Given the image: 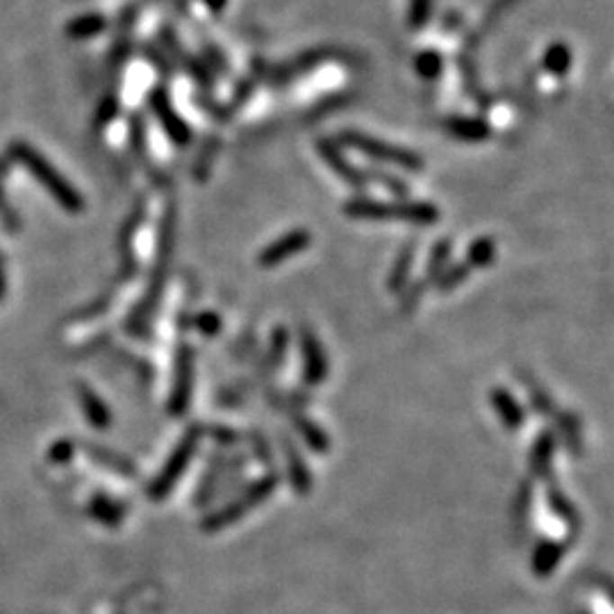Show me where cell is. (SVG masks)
<instances>
[{"mask_svg":"<svg viewBox=\"0 0 614 614\" xmlns=\"http://www.w3.org/2000/svg\"><path fill=\"white\" fill-rule=\"evenodd\" d=\"M417 71L421 73L423 77H428V80H432V77L439 76V71H442V58L437 53H421L417 58Z\"/></svg>","mask_w":614,"mask_h":614,"instance_id":"cell-36","label":"cell"},{"mask_svg":"<svg viewBox=\"0 0 614 614\" xmlns=\"http://www.w3.org/2000/svg\"><path fill=\"white\" fill-rule=\"evenodd\" d=\"M203 437H205V426L203 423H192L187 430L183 432L180 442L173 447V451L168 453L167 462H164L162 469L158 471V475L153 478L149 487V496L153 501H164L173 492V487L178 485L180 478L187 474L189 465H192L194 456L201 448Z\"/></svg>","mask_w":614,"mask_h":614,"instance_id":"cell-3","label":"cell"},{"mask_svg":"<svg viewBox=\"0 0 614 614\" xmlns=\"http://www.w3.org/2000/svg\"><path fill=\"white\" fill-rule=\"evenodd\" d=\"M14 155L21 159V162L25 164V167L30 168V171L37 176V180L41 185H46V187L50 189V194H53L55 198H58L59 203H62L64 207H68L71 212H77L82 207V198L77 196L76 189L71 187V185L67 183V180H62L58 176V171H55L53 167H50L46 159L41 158V155L37 153V150L28 149V146L19 144L14 146Z\"/></svg>","mask_w":614,"mask_h":614,"instance_id":"cell-8","label":"cell"},{"mask_svg":"<svg viewBox=\"0 0 614 614\" xmlns=\"http://www.w3.org/2000/svg\"><path fill=\"white\" fill-rule=\"evenodd\" d=\"M544 485H546L548 510H551V514L557 519V521L564 523L566 535H569V542H573V539L581 535V528H582L581 510H578L576 503L566 496V492L562 490L560 483L555 480V475H553L551 480H546Z\"/></svg>","mask_w":614,"mask_h":614,"instance_id":"cell-11","label":"cell"},{"mask_svg":"<svg viewBox=\"0 0 614 614\" xmlns=\"http://www.w3.org/2000/svg\"><path fill=\"white\" fill-rule=\"evenodd\" d=\"M544 67L551 73H555V76H564L569 71V67H572V53H569L564 43H553L551 49L546 50V55H544Z\"/></svg>","mask_w":614,"mask_h":614,"instance_id":"cell-32","label":"cell"},{"mask_svg":"<svg viewBox=\"0 0 614 614\" xmlns=\"http://www.w3.org/2000/svg\"><path fill=\"white\" fill-rule=\"evenodd\" d=\"M312 246V232L307 228H293V230L284 232L278 239L266 244L265 248L257 253L259 269H278L287 259L296 257L298 253L307 250Z\"/></svg>","mask_w":614,"mask_h":614,"instance_id":"cell-9","label":"cell"},{"mask_svg":"<svg viewBox=\"0 0 614 614\" xmlns=\"http://www.w3.org/2000/svg\"><path fill=\"white\" fill-rule=\"evenodd\" d=\"M194 383H196V350L192 344L183 341L176 348L173 357V380L168 393V414L176 419L185 417L192 405Z\"/></svg>","mask_w":614,"mask_h":614,"instance_id":"cell-6","label":"cell"},{"mask_svg":"<svg viewBox=\"0 0 614 614\" xmlns=\"http://www.w3.org/2000/svg\"><path fill=\"white\" fill-rule=\"evenodd\" d=\"M150 107H153L155 116L162 123L164 132L168 135V140L173 141L176 146H187L192 141V128L187 125V121L178 114V112L171 107V101H168L167 92L164 89H158L150 96Z\"/></svg>","mask_w":614,"mask_h":614,"instance_id":"cell-14","label":"cell"},{"mask_svg":"<svg viewBox=\"0 0 614 614\" xmlns=\"http://www.w3.org/2000/svg\"><path fill=\"white\" fill-rule=\"evenodd\" d=\"M557 453V435L553 428H544L542 432H537L535 437L533 448H530V475L535 480H546L553 478V460H555Z\"/></svg>","mask_w":614,"mask_h":614,"instance_id":"cell-17","label":"cell"},{"mask_svg":"<svg viewBox=\"0 0 614 614\" xmlns=\"http://www.w3.org/2000/svg\"><path fill=\"white\" fill-rule=\"evenodd\" d=\"M176 207L168 205L167 212H164L162 219V228H159L158 235V255H155V266H153V275H150V287L149 293H146L144 302L137 307L135 312V323H149L150 317H153L155 307H158V301L162 298L164 284H167V274H168V259H171L173 253V241H176Z\"/></svg>","mask_w":614,"mask_h":614,"instance_id":"cell-4","label":"cell"},{"mask_svg":"<svg viewBox=\"0 0 614 614\" xmlns=\"http://www.w3.org/2000/svg\"><path fill=\"white\" fill-rule=\"evenodd\" d=\"M553 430L555 435L560 437L564 442L566 451L572 453L573 457L582 456V428H581V419L576 414L566 412V410H560V412L553 417Z\"/></svg>","mask_w":614,"mask_h":614,"instance_id":"cell-22","label":"cell"},{"mask_svg":"<svg viewBox=\"0 0 614 614\" xmlns=\"http://www.w3.org/2000/svg\"><path fill=\"white\" fill-rule=\"evenodd\" d=\"M226 3H228V0H207V5H210L214 12L221 10V7L226 5Z\"/></svg>","mask_w":614,"mask_h":614,"instance_id":"cell-40","label":"cell"},{"mask_svg":"<svg viewBox=\"0 0 614 614\" xmlns=\"http://www.w3.org/2000/svg\"><path fill=\"white\" fill-rule=\"evenodd\" d=\"M80 399H82V405H85V414L86 419L94 423L96 428H107L110 426V410H107V405L103 403L101 399H98L96 393L92 392V389H82L80 392Z\"/></svg>","mask_w":614,"mask_h":614,"instance_id":"cell-28","label":"cell"},{"mask_svg":"<svg viewBox=\"0 0 614 614\" xmlns=\"http://www.w3.org/2000/svg\"><path fill=\"white\" fill-rule=\"evenodd\" d=\"M216 146H219V141L212 140L210 144H205V149L201 150V155L196 158V162H194V180L196 183H205L207 176H210L212 171V164H214V155H216Z\"/></svg>","mask_w":614,"mask_h":614,"instance_id":"cell-35","label":"cell"},{"mask_svg":"<svg viewBox=\"0 0 614 614\" xmlns=\"http://www.w3.org/2000/svg\"><path fill=\"white\" fill-rule=\"evenodd\" d=\"M490 403H492V410H494V414L499 417L501 426H503L505 430L519 432L523 426H526V421H528V412H526V408L519 403V399L512 392H510V389H505V387L492 389Z\"/></svg>","mask_w":614,"mask_h":614,"instance_id":"cell-16","label":"cell"},{"mask_svg":"<svg viewBox=\"0 0 614 614\" xmlns=\"http://www.w3.org/2000/svg\"><path fill=\"white\" fill-rule=\"evenodd\" d=\"M298 353H301V380L305 387H321L330 375V360L323 341L310 326H298Z\"/></svg>","mask_w":614,"mask_h":614,"instance_id":"cell-7","label":"cell"},{"mask_svg":"<svg viewBox=\"0 0 614 614\" xmlns=\"http://www.w3.org/2000/svg\"><path fill=\"white\" fill-rule=\"evenodd\" d=\"M365 176H366V180H375L380 187H384V192H389L393 198H399V201H403V198L410 196V185L405 183L403 178H399L396 173L374 171V168H366Z\"/></svg>","mask_w":614,"mask_h":614,"instance_id":"cell-29","label":"cell"},{"mask_svg":"<svg viewBox=\"0 0 614 614\" xmlns=\"http://www.w3.org/2000/svg\"><path fill=\"white\" fill-rule=\"evenodd\" d=\"M569 546L572 544L566 542V539L539 537L533 546V555H530V572H533V576L537 581H548L560 569Z\"/></svg>","mask_w":614,"mask_h":614,"instance_id":"cell-13","label":"cell"},{"mask_svg":"<svg viewBox=\"0 0 614 614\" xmlns=\"http://www.w3.org/2000/svg\"><path fill=\"white\" fill-rule=\"evenodd\" d=\"M205 435H210L221 448H237L241 444V439H244V432L235 430L230 426H221V423L205 428Z\"/></svg>","mask_w":614,"mask_h":614,"instance_id":"cell-33","label":"cell"},{"mask_svg":"<svg viewBox=\"0 0 614 614\" xmlns=\"http://www.w3.org/2000/svg\"><path fill=\"white\" fill-rule=\"evenodd\" d=\"M317 150H319V155H321L323 162L332 168V173H335L337 178L344 180L350 189H356V192H365V189L369 187V180H366L365 171H360V168L353 167V164L346 159V155L341 153V146L337 144V141L319 140Z\"/></svg>","mask_w":614,"mask_h":614,"instance_id":"cell-12","label":"cell"},{"mask_svg":"<svg viewBox=\"0 0 614 614\" xmlns=\"http://www.w3.org/2000/svg\"><path fill=\"white\" fill-rule=\"evenodd\" d=\"M430 14V0H410V25L414 30L421 28Z\"/></svg>","mask_w":614,"mask_h":614,"instance_id":"cell-38","label":"cell"},{"mask_svg":"<svg viewBox=\"0 0 614 614\" xmlns=\"http://www.w3.org/2000/svg\"><path fill=\"white\" fill-rule=\"evenodd\" d=\"M517 380L523 384L526 393H528V401H530V405H533L535 412H537L539 417L553 421V417L560 412V408L555 405V401H553V396L548 393V389L544 387V384L539 383L530 371H519Z\"/></svg>","mask_w":614,"mask_h":614,"instance_id":"cell-20","label":"cell"},{"mask_svg":"<svg viewBox=\"0 0 614 614\" xmlns=\"http://www.w3.org/2000/svg\"><path fill=\"white\" fill-rule=\"evenodd\" d=\"M471 274H474V271L469 269L466 262H451V265L442 271V275L435 280V289L439 293L456 292V289H460L462 284L471 278Z\"/></svg>","mask_w":614,"mask_h":614,"instance_id":"cell-26","label":"cell"},{"mask_svg":"<svg viewBox=\"0 0 614 614\" xmlns=\"http://www.w3.org/2000/svg\"><path fill=\"white\" fill-rule=\"evenodd\" d=\"M530 512H533V480L526 478L519 485L517 503H514V519L523 535L530 530Z\"/></svg>","mask_w":614,"mask_h":614,"instance_id":"cell-27","label":"cell"},{"mask_svg":"<svg viewBox=\"0 0 614 614\" xmlns=\"http://www.w3.org/2000/svg\"><path fill=\"white\" fill-rule=\"evenodd\" d=\"M103 28H105V19L101 14H85L67 25V34L73 39H86L98 34Z\"/></svg>","mask_w":614,"mask_h":614,"instance_id":"cell-31","label":"cell"},{"mask_svg":"<svg viewBox=\"0 0 614 614\" xmlns=\"http://www.w3.org/2000/svg\"><path fill=\"white\" fill-rule=\"evenodd\" d=\"M414 262H417V239H408L393 257V265L387 274V292L399 293L408 287Z\"/></svg>","mask_w":614,"mask_h":614,"instance_id":"cell-19","label":"cell"},{"mask_svg":"<svg viewBox=\"0 0 614 614\" xmlns=\"http://www.w3.org/2000/svg\"><path fill=\"white\" fill-rule=\"evenodd\" d=\"M246 439H248L250 444V456L255 457V460H259L265 466H274V453H271V444L269 439H266L262 432H248V435H244Z\"/></svg>","mask_w":614,"mask_h":614,"instance_id":"cell-34","label":"cell"},{"mask_svg":"<svg viewBox=\"0 0 614 614\" xmlns=\"http://www.w3.org/2000/svg\"><path fill=\"white\" fill-rule=\"evenodd\" d=\"M444 128L448 130V135L466 141V144H480V141H485L490 137L487 121L475 119V116H451V119L444 121Z\"/></svg>","mask_w":614,"mask_h":614,"instance_id":"cell-21","label":"cell"},{"mask_svg":"<svg viewBox=\"0 0 614 614\" xmlns=\"http://www.w3.org/2000/svg\"><path fill=\"white\" fill-rule=\"evenodd\" d=\"M189 326L194 328L196 332H201L203 337L207 339H214L223 332V317L214 310H203V312H196L189 321Z\"/></svg>","mask_w":614,"mask_h":614,"instance_id":"cell-30","label":"cell"},{"mask_svg":"<svg viewBox=\"0 0 614 614\" xmlns=\"http://www.w3.org/2000/svg\"><path fill=\"white\" fill-rule=\"evenodd\" d=\"M496 255H499V246H496L494 237L480 235V237H475V239L469 244V248H466L465 262L469 265L471 271L490 269V266L496 262Z\"/></svg>","mask_w":614,"mask_h":614,"instance_id":"cell-24","label":"cell"},{"mask_svg":"<svg viewBox=\"0 0 614 614\" xmlns=\"http://www.w3.org/2000/svg\"><path fill=\"white\" fill-rule=\"evenodd\" d=\"M453 257V239L451 237H442L432 244L430 253H428V262H426V271H423V278L419 283L423 284L426 289H430L435 284V280L442 275V271L451 265Z\"/></svg>","mask_w":614,"mask_h":614,"instance_id":"cell-23","label":"cell"},{"mask_svg":"<svg viewBox=\"0 0 614 614\" xmlns=\"http://www.w3.org/2000/svg\"><path fill=\"white\" fill-rule=\"evenodd\" d=\"M289 423H292V430L296 432V437L305 444L307 448L317 456H328L332 448L330 435L326 432V428L319 426L312 417H307L305 412H293L289 414Z\"/></svg>","mask_w":614,"mask_h":614,"instance_id":"cell-18","label":"cell"},{"mask_svg":"<svg viewBox=\"0 0 614 614\" xmlns=\"http://www.w3.org/2000/svg\"><path fill=\"white\" fill-rule=\"evenodd\" d=\"M94 514H96V517L105 523H119L123 510H121L119 505L114 503V501L96 499V503H94Z\"/></svg>","mask_w":614,"mask_h":614,"instance_id":"cell-37","label":"cell"},{"mask_svg":"<svg viewBox=\"0 0 614 614\" xmlns=\"http://www.w3.org/2000/svg\"><path fill=\"white\" fill-rule=\"evenodd\" d=\"M280 485V474L278 471H266L262 478L253 480L248 485L241 487L235 496L226 501L219 510H212L205 517L201 519V530L203 533H219V530H226L235 523H239L241 519L248 512H253L255 508H259L262 503L271 499L275 494Z\"/></svg>","mask_w":614,"mask_h":614,"instance_id":"cell-2","label":"cell"},{"mask_svg":"<svg viewBox=\"0 0 614 614\" xmlns=\"http://www.w3.org/2000/svg\"><path fill=\"white\" fill-rule=\"evenodd\" d=\"M353 221H403L412 226H432L439 221V207L428 201H410V198H393V201H374L366 196H356L341 207Z\"/></svg>","mask_w":614,"mask_h":614,"instance_id":"cell-1","label":"cell"},{"mask_svg":"<svg viewBox=\"0 0 614 614\" xmlns=\"http://www.w3.org/2000/svg\"><path fill=\"white\" fill-rule=\"evenodd\" d=\"M280 453L284 457V475L289 480V487L296 496H307L314 487V475L310 465L305 460V453L301 451V447H296L292 437L280 435L278 437Z\"/></svg>","mask_w":614,"mask_h":614,"instance_id":"cell-10","label":"cell"},{"mask_svg":"<svg viewBox=\"0 0 614 614\" xmlns=\"http://www.w3.org/2000/svg\"><path fill=\"white\" fill-rule=\"evenodd\" d=\"M339 146L357 150V153L366 155L371 159H378V162L396 164V167L405 168V171H421L423 168L421 155L414 153V150L375 140V137L366 135V132H357V130H344L339 135Z\"/></svg>","mask_w":614,"mask_h":614,"instance_id":"cell-5","label":"cell"},{"mask_svg":"<svg viewBox=\"0 0 614 614\" xmlns=\"http://www.w3.org/2000/svg\"><path fill=\"white\" fill-rule=\"evenodd\" d=\"M292 344V332L287 326H275L269 335V346H266L265 356L257 362V380H271L278 374L280 366L284 365Z\"/></svg>","mask_w":614,"mask_h":614,"instance_id":"cell-15","label":"cell"},{"mask_svg":"<svg viewBox=\"0 0 614 614\" xmlns=\"http://www.w3.org/2000/svg\"><path fill=\"white\" fill-rule=\"evenodd\" d=\"M266 403L275 410V412H284V414H293V412H302L307 405L312 403V396L307 392H296V389H269L266 392Z\"/></svg>","mask_w":614,"mask_h":614,"instance_id":"cell-25","label":"cell"},{"mask_svg":"<svg viewBox=\"0 0 614 614\" xmlns=\"http://www.w3.org/2000/svg\"><path fill=\"white\" fill-rule=\"evenodd\" d=\"M255 348V332H244L239 339V344L235 346V360L246 362L248 360V353Z\"/></svg>","mask_w":614,"mask_h":614,"instance_id":"cell-39","label":"cell"}]
</instances>
